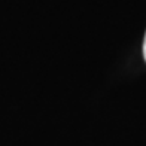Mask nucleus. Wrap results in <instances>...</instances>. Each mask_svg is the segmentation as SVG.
Segmentation results:
<instances>
[{"mask_svg":"<svg viewBox=\"0 0 146 146\" xmlns=\"http://www.w3.org/2000/svg\"><path fill=\"white\" fill-rule=\"evenodd\" d=\"M143 58L146 61V35H145V39H143Z\"/></svg>","mask_w":146,"mask_h":146,"instance_id":"f257e3e1","label":"nucleus"}]
</instances>
